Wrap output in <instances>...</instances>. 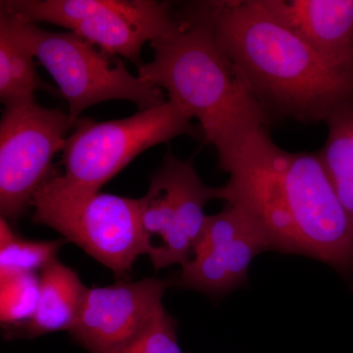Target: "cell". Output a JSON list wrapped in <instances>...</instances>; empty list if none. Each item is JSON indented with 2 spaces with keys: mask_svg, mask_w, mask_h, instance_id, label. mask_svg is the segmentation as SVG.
Segmentation results:
<instances>
[{
  "mask_svg": "<svg viewBox=\"0 0 353 353\" xmlns=\"http://www.w3.org/2000/svg\"><path fill=\"white\" fill-rule=\"evenodd\" d=\"M219 167L230 176L219 199L248 211L272 250L353 271V226L319 153L287 152L264 127Z\"/></svg>",
  "mask_w": 353,
  "mask_h": 353,
  "instance_id": "obj_1",
  "label": "cell"
},
{
  "mask_svg": "<svg viewBox=\"0 0 353 353\" xmlns=\"http://www.w3.org/2000/svg\"><path fill=\"white\" fill-rule=\"evenodd\" d=\"M203 6L216 41L267 112L325 122L332 110L353 101V71L316 52L261 0Z\"/></svg>",
  "mask_w": 353,
  "mask_h": 353,
  "instance_id": "obj_2",
  "label": "cell"
},
{
  "mask_svg": "<svg viewBox=\"0 0 353 353\" xmlns=\"http://www.w3.org/2000/svg\"><path fill=\"white\" fill-rule=\"evenodd\" d=\"M150 46L152 60L138 68V76L166 90L169 101L199 122L219 164L269 122V112L216 41L203 3Z\"/></svg>",
  "mask_w": 353,
  "mask_h": 353,
  "instance_id": "obj_3",
  "label": "cell"
},
{
  "mask_svg": "<svg viewBox=\"0 0 353 353\" xmlns=\"http://www.w3.org/2000/svg\"><path fill=\"white\" fill-rule=\"evenodd\" d=\"M0 28L8 32L43 65L69 105L72 126L85 109L108 101H128L139 110L164 103L163 90L132 76L119 60L73 32L41 29L0 11Z\"/></svg>",
  "mask_w": 353,
  "mask_h": 353,
  "instance_id": "obj_4",
  "label": "cell"
},
{
  "mask_svg": "<svg viewBox=\"0 0 353 353\" xmlns=\"http://www.w3.org/2000/svg\"><path fill=\"white\" fill-rule=\"evenodd\" d=\"M34 220L123 277L145 254L139 199L72 187L51 174L32 199Z\"/></svg>",
  "mask_w": 353,
  "mask_h": 353,
  "instance_id": "obj_5",
  "label": "cell"
},
{
  "mask_svg": "<svg viewBox=\"0 0 353 353\" xmlns=\"http://www.w3.org/2000/svg\"><path fill=\"white\" fill-rule=\"evenodd\" d=\"M192 121L169 99L125 119L79 118L62 150V178L77 189L99 192L148 148L181 136L202 138Z\"/></svg>",
  "mask_w": 353,
  "mask_h": 353,
  "instance_id": "obj_6",
  "label": "cell"
},
{
  "mask_svg": "<svg viewBox=\"0 0 353 353\" xmlns=\"http://www.w3.org/2000/svg\"><path fill=\"white\" fill-rule=\"evenodd\" d=\"M0 11L27 22L66 28L109 55L136 65L143 44L175 32L181 19L155 0H8Z\"/></svg>",
  "mask_w": 353,
  "mask_h": 353,
  "instance_id": "obj_7",
  "label": "cell"
},
{
  "mask_svg": "<svg viewBox=\"0 0 353 353\" xmlns=\"http://www.w3.org/2000/svg\"><path fill=\"white\" fill-rule=\"evenodd\" d=\"M71 129L69 114L43 108L36 101L6 105L0 122L1 217L19 219L32 206Z\"/></svg>",
  "mask_w": 353,
  "mask_h": 353,
  "instance_id": "obj_8",
  "label": "cell"
},
{
  "mask_svg": "<svg viewBox=\"0 0 353 353\" xmlns=\"http://www.w3.org/2000/svg\"><path fill=\"white\" fill-rule=\"evenodd\" d=\"M171 282L158 278L88 288L72 336L90 353H114L152 319Z\"/></svg>",
  "mask_w": 353,
  "mask_h": 353,
  "instance_id": "obj_9",
  "label": "cell"
},
{
  "mask_svg": "<svg viewBox=\"0 0 353 353\" xmlns=\"http://www.w3.org/2000/svg\"><path fill=\"white\" fill-rule=\"evenodd\" d=\"M316 52L353 71V0H261Z\"/></svg>",
  "mask_w": 353,
  "mask_h": 353,
  "instance_id": "obj_10",
  "label": "cell"
},
{
  "mask_svg": "<svg viewBox=\"0 0 353 353\" xmlns=\"http://www.w3.org/2000/svg\"><path fill=\"white\" fill-rule=\"evenodd\" d=\"M266 250H272L271 243L261 233L197 248L182 265L179 285L209 294H226L248 280L252 259Z\"/></svg>",
  "mask_w": 353,
  "mask_h": 353,
  "instance_id": "obj_11",
  "label": "cell"
},
{
  "mask_svg": "<svg viewBox=\"0 0 353 353\" xmlns=\"http://www.w3.org/2000/svg\"><path fill=\"white\" fill-rule=\"evenodd\" d=\"M145 255L154 268L183 265L194 252V245L183 231L163 183L153 175L150 190L139 199Z\"/></svg>",
  "mask_w": 353,
  "mask_h": 353,
  "instance_id": "obj_12",
  "label": "cell"
},
{
  "mask_svg": "<svg viewBox=\"0 0 353 353\" xmlns=\"http://www.w3.org/2000/svg\"><path fill=\"white\" fill-rule=\"evenodd\" d=\"M88 288L78 274L55 260L41 271L38 306L25 325L30 336L70 331L75 324Z\"/></svg>",
  "mask_w": 353,
  "mask_h": 353,
  "instance_id": "obj_13",
  "label": "cell"
},
{
  "mask_svg": "<svg viewBox=\"0 0 353 353\" xmlns=\"http://www.w3.org/2000/svg\"><path fill=\"white\" fill-rule=\"evenodd\" d=\"M154 175L163 183L183 231L194 248L208 219L204 208L211 199H219L220 187L205 185L192 160L180 159L171 150L167 152Z\"/></svg>",
  "mask_w": 353,
  "mask_h": 353,
  "instance_id": "obj_14",
  "label": "cell"
},
{
  "mask_svg": "<svg viewBox=\"0 0 353 353\" xmlns=\"http://www.w3.org/2000/svg\"><path fill=\"white\" fill-rule=\"evenodd\" d=\"M325 122L328 137L318 153L353 226V101L332 110Z\"/></svg>",
  "mask_w": 353,
  "mask_h": 353,
  "instance_id": "obj_15",
  "label": "cell"
},
{
  "mask_svg": "<svg viewBox=\"0 0 353 353\" xmlns=\"http://www.w3.org/2000/svg\"><path fill=\"white\" fill-rule=\"evenodd\" d=\"M38 90L57 94L37 73L34 57L23 44L0 28V99L4 105L34 101Z\"/></svg>",
  "mask_w": 353,
  "mask_h": 353,
  "instance_id": "obj_16",
  "label": "cell"
},
{
  "mask_svg": "<svg viewBox=\"0 0 353 353\" xmlns=\"http://www.w3.org/2000/svg\"><path fill=\"white\" fill-rule=\"evenodd\" d=\"M65 241L24 240L14 233L6 218H0V280L43 270L57 260Z\"/></svg>",
  "mask_w": 353,
  "mask_h": 353,
  "instance_id": "obj_17",
  "label": "cell"
},
{
  "mask_svg": "<svg viewBox=\"0 0 353 353\" xmlns=\"http://www.w3.org/2000/svg\"><path fill=\"white\" fill-rule=\"evenodd\" d=\"M39 276L25 274L0 280V321L9 326L24 327L38 306Z\"/></svg>",
  "mask_w": 353,
  "mask_h": 353,
  "instance_id": "obj_18",
  "label": "cell"
},
{
  "mask_svg": "<svg viewBox=\"0 0 353 353\" xmlns=\"http://www.w3.org/2000/svg\"><path fill=\"white\" fill-rule=\"evenodd\" d=\"M114 353H183L176 338V321L163 304L145 328Z\"/></svg>",
  "mask_w": 353,
  "mask_h": 353,
  "instance_id": "obj_19",
  "label": "cell"
}]
</instances>
